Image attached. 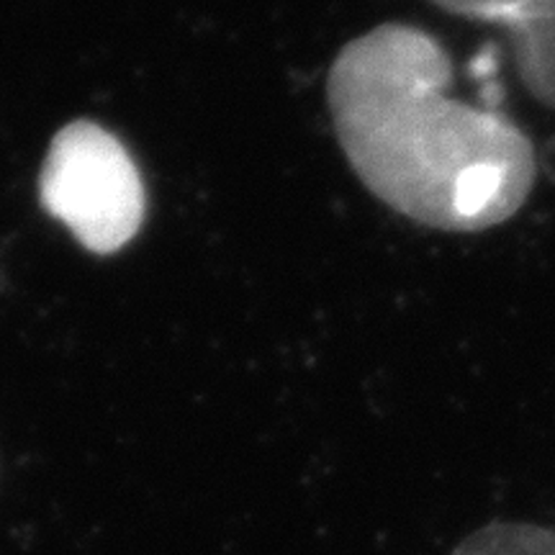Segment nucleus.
I'll list each match as a JSON object with an SVG mask.
<instances>
[{
	"label": "nucleus",
	"instance_id": "2",
	"mask_svg": "<svg viewBox=\"0 0 555 555\" xmlns=\"http://www.w3.org/2000/svg\"><path fill=\"white\" fill-rule=\"evenodd\" d=\"M39 193L47 211L90 253H116L142 227L144 185L134 159L93 121H73L52 139Z\"/></svg>",
	"mask_w": 555,
	"mask_h": 555
},
{
	"label": "nucleus",
	"instance_id": "4",
	"mask_svg": "<svg viewBox=\"0 0 555 555\" xmlns=\"http://www.w3.org/2000/svg\"><path fill=\"white\" fill-rule=\"evenodd\" d=\"M453 555H555V532L530 522H494L468 535Z\"/></svg>",
	"mask_w": 555,
	"mask_h": 555
},
{
	"label": "nucleus",
	"instance_id": "3",
	"mask_svg": "<svg viewBox=\"0 0 555 555\" xmlns=\"http://www.w3.org/2000/svg\"><path fill=\"white\" fill-rule=\"evenodd\" d=\"M453 16L496 24L515 44L525 88L555 108V0H433Z\"/></svg>",
	"mask_w": 555,
	"mask_h": 555
},
{
	"label": "nucleus",
	"instance_id": "1",
	"mask_svg": "<svg viewBox=\"0 0 555 555\" xmlns=\"http://www.w3.org/2000/svg\"><path fill=\"white\" fill-rule=\"evenodd\" d=\"M453 62L433 34L384 24L337 54L327 99L350 168L373 196L442 232H483L525 206L532 142L496 111L450 95Z\"/></svg>",
	"mask_w": 555,
	"mask_h": 555
}]
</instances>
